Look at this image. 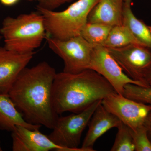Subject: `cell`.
Returning <instances> with one entry per match:
<instances>
[{"label": "cell", "mask_w": 151, "mask_h": 151, "mask_svg": "<svg viewBox=\"0 0 151 151\" xmlns=\"http://www.w3.org/2000/svg\"><path fill=\"white\" fill-rule=\"evenodd\" d=\"M45 61L26 67L8 93L18 110L29 124L52 129L58 115L53 108L52 90L56 74Z\"/></svg>", "instance_id": "1"}, {"label": "cell", "mask_w": 151, "mask_h": 151, "mask_svg": "<svg viewBox=\"0 0 151 151\" xmlns=\"http://www.w3.org/2000/svg\"><path fill=\"white\" fill-rule=\"evenodd\" d=\"M114 93L112 85L94 70L88 69L77 73L63 71L55 77L52 104L58 115L66 112L78 113Z\"/></svg>", "instance_id": "2"}, {"label": "cell", "mask_w": 151, "mask_h": 151, "mask_svg": "<svg viewBox=\"0 0 151 151\" xmlns=\"http://www.w3.org/2000/svg\"><path fill=\"white\" fill-rule=\"evenodd\" d=\"M7 49L21 53L33 52L46 36L42 15L38 12L4 19L0 29Z\"/></svg>", "instance_id": "3"}, {"label": "cell", "mask_w": 151, "mask_h": 151, "mask_svg": "<svg viewBox=\"0 0 151 151\" xmlns=\"http://www.w3.org/2000/svg\"><path fill=\"white\" fill-rule=\"evenodd\" d=\"M99 0H78L67 9L55 12L37 6L43 17L46 35L65 40L81 35L90 12Z\"/></svg>", "instance_id": "4"}, {"label": "cell", "mask_w": 151, "mask_h": 151, "mask_svg": "<svg viewBox=\"0 0 151 151\" xmlns=\"http://www.w3.org/2000/svg\"><path fill=\"white\" fill-rule=\"evenodd\" d=\"M102 100H98L84 111L68 116H58L49 138L64 151H84L79 148L81 136L91 117Z\"/></svg>", "instance_id": "5"}, {"label": "cell", "mask_w": 151, "mask_h": 151, "mask_svg": "<svg viewBox=\"0 0 151 151\" xmlns=\"http://www.w3.org/2000/svg\"><path fill=\"white\" fill-rule=\"evenodd\" d=\"M45 39L50 49L63 60V72L77 73L89 69L94 46L81 35L60 40L46 35Z\"/></svg>", "instance_id": "6"}, {"label": "cell", "mask_w": 151, "mask_h": 151, "mask_svg": "<svg viewBox=\"0 0 151 151\" xmlns=\"http://www.w3.org/2000/svg\"><path fill=\"white\" fill-rule=\"evenodd\" d=\"M106 48L128 76L149 86L145 78L151 68L150 49L137 44Z\"/></svg>", "instance_id": "7"}, {"label": "cell", "mask_w": 151, "mask_h": 151, "mask_svg": "<svg viewBox=\"0 0 151 151\" xmlns=\"http://www.w3.org/2000/svg\"><path fill=\"white\" fill-rule=\"evenodd\" d=\"M89 69L103 76L116 93L120 95H123L124 87L128 84L147 87L143 83L134 81L128 76L107 49L103 45L94 46Z\"/></svg>", "instance_id": "8"}, {"label": "cell", "mask_w": 151, "mask_h": 151, "mask_svg": "<svg viewBox=\"0 0 151 151\" xmlns=\"http://www.w3.org/2000/svg\"><path fill=\"white\" fill-rule=\"evenodd\" d=\"M102 105L120 121L134 130L144 125L151 105L137 102L117 93L110 94L102 101Z\"/></svg>", "instance_id": "9"}, {"label": "cell", "mask_w": 151, "mask_h": 151, "mask_svg": "<svg viewBox=\"0 0 151 151\" xmlns=\"http://www.w3.org/2000/svg\"><path fill=\"white\" fill-rule=\"evenodd\" d=\"M34 52L21 53L0 47V94L9 91L22 70L31 61Z\"/></svg>", "instance_id": "10"}, {"label": "cell", "mask_w": 151, "mask_h": 151, "mask_svg": "<svg viewBox=\"0 0 151 151\" xmlns=\"http://www.w3.org/2000/svg\"><path fill=\"white\" fill-rule=\"evenodd\" d=\"M13 151H64L39 129L17 126L12 132Z\"/></svg>", "instance_id": "11"}, {"label": "cell", "mask_w": 151, "mask_h": 151, "mask_svg": "<svg viewBox=\"0 0 151 151\" xmlns=\"http://www.w3.org/2000/svg\"><path fill=\"white\" fill-rule=\"evenodd\" d=\"M121 123L116 116L108 111L102 105H98L88 124L89 127L81 148L84 151H94L93 147L96 141L106 132L117 128Z\"/></svg>", "instance_id": "12"}, {"label": "cell", "mask_w": 151, "mask_h": 151, "mask_svg": "<svg viewBox=\"0 0 151 151\" xmlns=\"http://www.w3.org/2000/svg\"><path fill=\"white\" fill-rule=\"evenodd\" d=\"M125 0H99L89 15L87 22L111 27L123 24Z\"/></svg>", "instance_id": "13"}, {"label": "cell", "mask_w": 151, "mask_h": 151, "mask_svg": "<svg viewBox=\"0 0 151 151\" xmlns=\"http://www.w3.org/2000/svg\"><path fill=\"white\" fill-rule=\"evenodd\" d=\"M17 126L33 130L40 129L42 127L28 123L8 94H0V129L12 132Z\"/></svg>", "instance_id": "14"}, {"label": "cell", "mask_w": 151, "mask_h": 151, "mask_svg": "<svg viewBox=\"0 0 151 151\" xmlns=\"http://www.w3.org/2000/svg\"><path fill=\"white\" fill-rule=\"evenodd\" d=\"M123 24L128 26L141 44L151 50V27L135 16L131 6L124 5Z\"/></svg>", "instance_id": "15"}, {"label": "cell", "mask_w": 151, "mask_h": 151, "mask_svg": "<svg viewBox=\"0 0 151 151\" xmlns=\"http://www.w3.org/2000/svg\"><path fill=\"white\" fill-rule=\"evenodd\" d=\"M133 44L142 45L135 37L128 26L123 24L112 27L103 46L116 48Z\"/></svg>", "instance_id": "16"}, {"label": "cell", "mask_w": 151, "mask_h": 151, "mask_svg": "<svg viewBox=\"0 0 151 151\" xmlns=\"http://www.w3.org/2000/svg\"><path fill=\"white\" fill-rule=\"evenodd\" d=\"M112 27L103 24L87 22L81 31V35L93 46L103 45Z\"/></svg>", "instance_id": "17"}, {"label": "cell", "mask_w": 151, "mask_h": 151, "mask_svg": "<svg viewBox=\"0 0 151 151\" xmlns=\"http://www.w3.org/2000/svg\"><path fill=\"white\" fill-rule=\"evenodd\" d=\"M111 151H134L135 147L129 127L121 122Z\"/></svg>", "instance_id": "18"}, {"label": "cell", "mask_w": 151, "mask_h": 151, "mask_svg": "<svg viewBox=\"0 0 151 151\" xmlns=\"http://www.w3.org/2000/svg\"><path fill=\"white\" fill-rule=\"evenodd\" d=\"M123 96L137 102L151 105V86L128 84L124 87Z\"/></svg>", "instance_id": "19"}, {"label": "cell", "mask_w": 151, "mask_h": 151, "mask_svg": "<svg viewBox=\"0 0 151 151\" xmlns=\"http://www.w3.org/2000/svg\"><path fill=\"white\" fill-rule=\"evenodd\" d=\"M131 132L135 151H151V141L149 139L147 129L144 125L134 130L131 129Z\"/></svg>", "instance_id": "20"}, {"label": "cell", "mask_w": 151, "mask_h": 151, "mask_svg": "<svg viewBox=\"0 0 151 151\" xmlns=\"http://www.w3.org/2000/svg\"><path fill=\"white\" fill-rule=\"evenodd\" d=\"M29 1H36L38 3L37 6L43 8L54 10L62 5L69 3L73 0H25Z\"/></svg>", "instance_id": "21"}, {"label": "cell", "mask_w": 151, "mask_h": 151, "mask_svg": "<svg viewBox=\"0 0 151 151\" xmlns=\"http://www.w3.org/2000/svg\"><path fill=\"white\" fill-rule=\"evenodd\" d=\"M144 125L147 129L148 136L151 141V109L146 117Z\"/></svg>", "instance_id": "22"}, {"label": "cell", "mask_w": 151, "mask_h": 151, "mask_svg": "<svg viewBox=\"0 0 151 151\" xmlns=\"http://www.w3.org/2000/svg\"><path fill=\"white\" fill-rule=\"evenodd\" d=\"M20 0H0V2L3 5L10 6L16 4Z\"/></svg>", "instance_id": "23"}, {"label": "cell", "mask_w": 151, "mask_h": 151, "mask_svg": "<svg viewBox=\"0 0 151 151\" xmlns=\"http://www.w3.org/2000/svg\"><path fill=\"white\" fill-rule=\"evenodd\" d=\"M145 82L148 86H151V68L145 78Z\"/></svg>", "instance_id": "24"}, {"label": "cell", "mask_w": 151, "mask_h": 151, "mask_svg": "<svg viewBox=\"0 0 151 151\" xmlns=\"http://www.w3.org/2000/svg\"><path fill=\"white\" fill-rule=\"evenodd\" d=\"M132 0H125L124 5L127 6H131Z\"/></svg>", "instance_id": "25"}, {"label": "cell", "mask_w": 151, "mask_h": 151, "mask_svg": "<svg viewBox=\"0 0 151 151\" xmlns=\"http://www.w3.org/2000/svg\"><path fill=\"white\" fill-rule=\"evenodd\" d=\"M2 38V36L1 35H0V41H1Z\"/></svg>", "instance_id": "26"}]
</instances>
